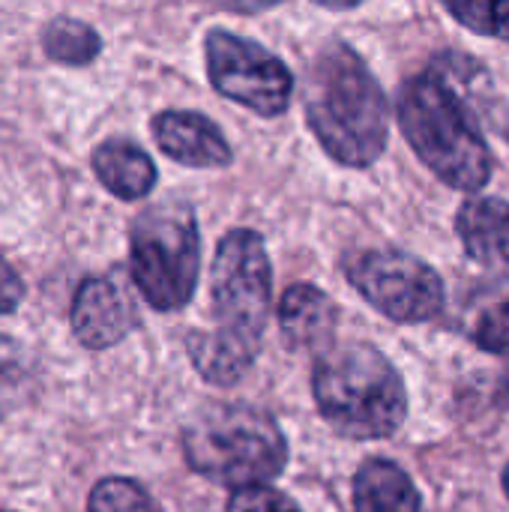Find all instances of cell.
I'll return each instance as SVG.
<instances>
[{
    "label": "cell",
    "instance_id": "1",
    "mask_svg": "<svg viewBox=\"0 0 509 512\" xmlns=\"http://www.w3.org/2000/svg\"><path fill=\"white\" fill-rule=\"evenodd\" d=\"M306 117L321 147L348 168H369L387 147V99L363 57L345 45H327L306 81Z\"/></svg>",
    "mask_w": 509,
    "mask_h": 512
},
{
    "label": "cell",
    "instance_id": "2",
    "mask_svg": "<svg viewBox=\"0 0 509 512\" xmlns=\"http://www.w3.org/2000/svg\"><path fill=\"white\" fill-rule=\"evenodd\" d=\"M321 417L345 438L375 441L399 432L408 393L393 363L372 345L345 342L327 348L312 372Z\"/></svg>",
    "mask_w": 509,
    "mask_h": 512
},
{
    "label": "cell",
    "instance_id": "3",
    "mask_svg": "<svg viewBox=\"0 0 509 512\" xmlns=\"http://www.w3.org/2000/svg\"><path fill=\"white\" fill-rule=\"evenodd\" d=\"M399 126L414 153L450 186L477 192L492 177V153L474 114L432 72L405 81Z\"/></svg>",
    "mask_w": 509,
    "mask_h": 512
},
{
    "label": "cell",
    "instance_id": "4",
    "mask_svg": "<svg viewBox=\"0 0 509 512\" xmlns=\"http://www.w3.org/2000/svg\"><path fill=\"white\" fill-rule=\"evenodd\" d=\"M183 453L195 474L240 492L267 486L285 471L288 441L261 408L213 405L183 429Z\"/></svg>",
    "mask_w": 509,
    "mask_h": 512
},
{
    "label": "cell",
    "instance_id": "5",
    "mask_svg": "<svg viewBox=\"0 0 509 512\" xmlns=\"http://www.w3.org/2000/svg\"><path fill=\"white\" fill-rule=\"evenodd\" d=\"M132 279L159 312L183 309L198 285V222L180 201H159L138 213L129 240Z\"/></svg>",
    "mask_w": 509,
    "mask_h": 512
},
{
    "label": "cell",
    "instance_id": "6",
    "mask_svg": "<svg viewBox=\"0 0 509 512\" xmlns=\"http://www.w3.org/2000/svg\"><path fill=\"white\" fill-rule=\"evenodd\" d=\"M213 312L216 333L261 351L264 324L273 297V270L261 234L237 228L225 234L213 261Z\"/></svg>",
    "mask_w": 509,
    "mask_h": 512
},
{
    "label": "cell",
    "instance_id": "7",
    "mask_svg": "<svg viewBox=\"0 0 509 512\" xmlns=\"http://www.w3.org/2000/svg\"><path fill=\"white\" fill-rule=\"evenodd\" d=\"M348 282L390 321L423 324L444 306L441 276L399 249H366L348 258Z\"/></svg>",
    "mask_w": 509,
    "mask_h": 512
},
{
    "label": "cell",
    "instance_id": "8",
    "mask_svg": "<svg viewBox=\"0 0 509 512\" xmlns=\"http://www.w3.org/2000/svg\"><path fill=\"white\" fill-rule=\"evenodd\" d=\"M207 72L213 87L261 117H279L291 105L294 78L288 66L252 39L228 30L207 33Z\"/></svg>",
    "mask_w": 509,
    "mask_h": 512
},
{
    "label": "cell",
    "instance_id": "9",
    "mask_svg": "<svg viewBox=\"0 0 509 512\" xmlns=\"http://www.w3.org/2000/svg\"><path fill=\"white\" fill-rule=\"evenodd\" d=\"M138 327L135 297L117 273L81 282L72 300V330L84 348H111Z\"/></svg>",
    "mask_w": 509,
    "mask_h": 512
},
{
    "label": "cell",
    "instance_id": "10",
    "mask_svg": "<svg viewBox=\"0 0 509 512\" xmlns=\"http://www.w3.org/2000/svg\"><path fill=\"white\" fill-rule=\"evenodd\" d=\"M153 138L165 156L189 168H225L231 147L222 129L195 111H162L153 120Z\"/></svg>",
    "mask_w": 509,
    "mask_h": 512
},
{
    "label": "cell",
    "instance_id": "11",
    "mask_svg": "<svg viewBox=\"0 0 509 512\" xmlns=\"http://www.w3.org/2000/svg\"><path fill=\"white\" fill-rule=\"evenodd\" d=\"M465 252L486 270L509 279V204L501 198H471L456 219Z\"/></svg>",
    "mask_w": 509,
    "mask_h": 512
},
{
    "label": "cell",
    "instance_id": "12",
    "mask_svg": "<svg viewBox=\"0 0 509 512\" xmlns=\"http://www.w3.org/2000/svg\"><path fill=\"white\" fill-rule=\"evenodd\" d=\"M339 324L336 303L315 285H294L279 303V327L294 348H324Z\"/></svg>",
    "mask_w": 509,
    "mask_h": 512
},
{
    "label": "cell",
    "instance_id": "13",
    "mask_svg": "<svg viewBox=\"0 0 509 512\" xmlns=\"http://www.w3.org/2000/svg\"><path fill=\"white\" fill-rule=\"evenodd\" d=\"M93 171L99 183L123 201H138L156 186L153 159L132 141L99 144L93 150Z\"/></svg>",
    "mask_w": 509,
    "mask_h": 512
},
{
    "label": "cell",
    "instance_id": "14",
    "mask_svg": "<svg viewBox=\"0 0 509 512\" xmlns=\"http://www.w3.org/2000/svg\"><path fill=\"white\" fill-rule=\"evenodd\" d=\"M354 510L423 512V501L417 486L399 465L387 459H369L354 480Z\"/></svg>",
    "mask_w": 509,
    "mask_h": 512
},
{
    "label": "cell",
    "instance_id": "15",
    "mask_svg": "<svg viewBox=\"0 0 509 512\" xmlns=\"http://www.w3.org/2000/svg\"><path fill=\"white\" fill-rule=\"evenodd\" d=\"M189 348V357L195 363V369L201 372V378H207L210 384H219V387H231L237 384L255 363L258 351L231 339V336H222L216 330H195L186 342Z\"/></svg>",
    "mask_w": 509,
    "mask_h": 512
},
{
    "label": "cell",
    "instance_id": "16",
    "mask_svg": "<svg viewBox=\"0 0 509 512\" xmlns=\"http://www.w3.org/2000/svg\"><path fill=\"white\" fill-rule=\"evenodd\" d=\"M42 48L57 63L84 66L99 54L102 42H99V33L87 21L57 15V18L45 21V27H42Z\"/></svg>",
    "mask_w": 509,
    "mask_h": 512
},
{
    "label": "cell",
    "instance_id": "17",
    "mask_svg": "<svg viewBox=\"0 0 509 512\" xmlns=\"http://www.w3.org/2000/svg\"><path fill=\"white\" fill-rule=\"evenodd\" d=\"M87 512H156V507L135 480L108 477L93 486Z\"/></svg>",
    "mask_w": 509,
    "mask_h": 512
},
{
    "label": "cell",
    "instance_id": "18",
    "mask_svg": "<svg viewBox=\"0 0 509 512\" xmlns=\"http://www.w3.org/2000/svg\"><path fill=\"white\" fill-rule=\"evenodd\" d=\"M471 339L489 354L509 357V291L489 303L471 324Z\"/></svg>",
    "mask_w": 509,
    "mask_h": 512
},
{
    "label": "cell",
    "instance_id": "19",
    "mask_svg": "<svg viewBox=\"0 0 509 512\" xmlns=\"http://www.w3.org/2000/svg\"><path fill=\"white\" fill-rule=\"evenodd\" d=\"M447 12L459 18L468 30L483 36L509 39V0L504 3H450Z\"/></svg>",
    "mask_w": 509,
    "mask_h": 512
},
{
    "label": "cell",
    "instance_id": "20",
    "mask_svg": "<svg viewBox=\"0 0 509 512\" xmlns=\"http://www.w3.org/2000/svg\"><path fill=\"white\" fill-rule=\"evenodd\" d=\"M228 512H300L297 504H291L282 492L270 486H255V489H240L231 495Z\"/></svg>",
    "mask_w": 509,
    "mask_h": 512
},
{
    "label": "cell",
    "instance_id": "21",
    "mask_svg": "<svg viewBox=\"0 0 509 512\" xmlns=\"http://www.w3.org/2000/svg\"><path fill=\"white\" fill-rule=\"evenodd\" d=\"M21 300H24V285H21V279H18V273L9 267V261L0 258V315L15 312Z\"/></svg>",
    "mask_w": 509,
    "mask_h": 512
},
{
    "label": "cell",
    "instance_id": "22",
    "mask_svg": "<svg viewBox=\"0 0 509 512\" xmlns=\"http://www.w3.org/2000/svg\"><path fill=\"white\" fill-rule=\"evenodd\" d=\"M21 366V348L9 336H0V375H9Z\"/></svg>",
    "mask_w": 509,
    "mask_h": 512
},
{
    "label": "cell",
    "instance_id": "23",
    "mask_svg": "<svg viewBox=\"0 0 509 512\" xmlns=\"http://www.w3.org/2000/svg\"><path fill=\"white\" fill-rule=\"evenodd\" d=\"M495 402H498V408L509 411V366L504 369V375L498 378V387H495Z\"/></svg>",
    "mask_w": 509,
    "mask_h": 512
},
{
    "label": "cell",
    "instance_id": "24",
    "mask_svg": "<svg viewBox=\"0 0 509 512\" xmlns=\"http://www.w3.org/2000/svg\"><path fill=\"white\" fill-rule=\"evenodd\" d=\"M504 489H507V495H509V465H507V471H504Z\"/></svg>",
    "mask_w": 509,
    "mask_h": 512
},
{
    "label": "cell",
    "instance_id": "25",
    "mask_svg": "<svg viewBox=\"0 0 509 512\" xmlns=\"http://www.w3.org/2000/svg\"><path fill=\"white\" fill-rule=\"evenodd\" d=\"M0 512H3V510H0Z\"/></svg>",
    "mask_w": 509,
    "mask_h": 512
}]
</instances>
